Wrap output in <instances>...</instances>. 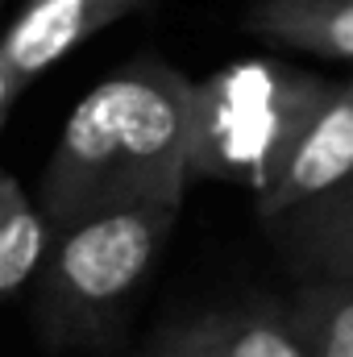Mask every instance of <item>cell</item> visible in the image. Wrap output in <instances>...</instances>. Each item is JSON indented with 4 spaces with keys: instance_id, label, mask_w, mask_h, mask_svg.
<instances>
[{
    "instance_id": "6da1fadb",
    "label": "cell",
    "mask_w": 353,
    "mask_h": 357,
    "mask_svg": "<svg viewBox=\"0 0 353 357\" xmlns=\"http://www.w3.org/2000/svg\"><path fill=\"white\" fill-rule=\"evenodd\" d=\"M191 96L195 79L154 54L100 79L71 108L42 171L38 208L46 225L117 204H183L191 183Z\"/></svg>"
},
{
    "instance_id": "7a4b0ae2",
    "label": "cell",
    "mask_w": 353,
    "mask_h": 357,
    "mask_svg": "<svg viewBox=\"0 0 353 357\" xmlns=\"http://www.w3.org/2000/svg\"><path fill=\"white\" fill-rule=\"evenodd\" d=\"M329 91L333 79L274 59H237L195 79L191 178L237 183L254 199L266 195Z\"/></svg>"
},
{
    "instance_id": "3957f363",
    "label": "cell",
    "mask_w": 353,
    "mask_h": 357,
    "mask_svg": "<svg viewBox=\"0 0 353 357\" xmlns=\"http://www.w3.org/2000/svg\"><path fill=\"white\" fill-rule=\"evenodd\" d=\"M183 204H117L50 229L38 324L50 345H88L158 266Z\"/></svg>"
},
{
    "instance_id": "277c9868",
    "label": "cell",
    "mask_w": 353,
    "mask_h": 357,
    "mask_svg": "<svg viewBox=\"0 0 353 357\" xmlns=\"http://www.w3.org/2000/svg\"><path fill=\"white\" fill-rule=\"evenodd\" d=\"M345 178H353V79L333 84V91L324 96V104L308 121L303 137L295 142L287 167L278 171L274 187L254 199L258 216L270 225V220L329 195Z\"/></svg>"
},
{
    "instance_id": "5b68a950",
    "label": "cell",
    "mask_w": 353,
    "mask_h": 357,
    "mask_svg": "<svg viewBox=\"0 0 353 357\" xmlns=\"http://www.w3.org/2000/svg\"><path fill=\"white\" fill-rule=\"evenodd\" d=\"M150 0H25L0 38V54L25 88L42 71L59 67L71 50L91 42L100 29L133 17Z\"/></svg>"
},
{
    "instance_id": "8992f818",
    "label": "cell",
    "mask_w": 353,
    "mask_h": 357,
    "mask_svg": "<svg viewBox=\"0 0 353 357\" xmlns=\"http://www.w3.org/2000/svg\"><path fill=\"white\" fill-rule=\"evenodd\" d=\"M270 225L303 278H353V178Z\"/></svg>"
},
{
    "instance_id": "52a82bcc",
    "label": "cell",
    "mask_w": 353,
    "mask_h": 357,
    "mask_svg": "<svg viewBox=\"0 0 353 357\" xmlns=\"http://www.w3.org/2000/svg\"><path fill=\"white\" fill-rule=\"evenodd\" d=\"M195 357H312L283 307L241 303L175 324Z\"/></svg>"
},
{
    "instance_id": "ba28073f",
    "label": "cell",
    "mask_w": 353,
    "mask_h": 357,
    "mask_svg": "<svg viewBox=\"0 0 353 357\" xmlns=\"http://www.w3.org/2000/svg\"><path fill=\"white\" fill-rule=\"evenodd\" d=\"M246 29L270 46L353 63V0H254Z\"/></svg>"
},
{
    "instance_id": "9c48e42d",
    "label": "cell",
    "mask_w": 353,
    "mask_h": 357,
    "mask_svg": "<svg viewBox=\"0 0 353 357\" xmlns=\"http://www.w3.org/2000/svg\"><path fill=\"white\" fill-rule=\"evenodd\" d=\"M283 312L312 357H353V278H303Z\"/></svg>"
},
{
    "instance_id": "30bf717a",
    "label": "cell",
    "mask_w": 353,
    "mask_h": 357,
    "mask_svg": "<svg viewBox=\"0 0 353 357\" xmlns=\"http://www.w3.org/2000/svg\"><path fill=\"white\" fill-rule=\"evenodd\" d=\"M46 245H50V225L42 208L0 167V295H13L29 278H38Z\"/></svg>"
},
{
    "instance_id": "8fae6325",
    "label": "cell",
    "mask_w": 353,
    "mask_h": 357,
    "mask_svg": "<svg viewBox=\"0 0 353 357\" xmlns=\"http://www.w3.org/2000/svg\"><path fill=\"white\" fill-rule=\"evenodd\" d=\"M137 357H195V354L187 349V341L179 337L175 328H167V333H163V337L146 349V354H137Z\"/></svg>"
},
{
    "instance_id": "7c38bea8",
    "label": "cell",
    "mask_w": 353,
    "mask_h": 357,
    "mask_svg": "<svg viewBox=\"0 0 353 357\" xmlns=\"http://www.w3.org/2000/svg\"><path fill=\"white\" fill-rule=\"evenodd\" d=\"M17 96H21V79L8 71V63H4V54H0V125H4V116H8V108H13Z\"/></svg>"
},
{
    "instance_id": "4fadbf2b",
    "label": "cell",
    "mask_w": 353,
    "mask_h": 357,
    "mask_svg": "<svg viewBox=\"0 0 353 357\" xmlns=\"http://www.w3.org/2000/svg\"><path fill=\"white\" fill-rule=\"evenodd\" d=\"M0 4H4V0H0Z\"/></svg>"
}]
</instances>
